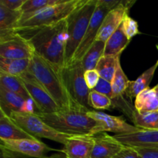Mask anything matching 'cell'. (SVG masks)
<instances>
[{
	"instance_id": "obj_24",
	"label": "cell",
	"mask_w": 158,
	"mask_h": 158,
	"mask_svg": "<svg viewBox=\"0 0 158 158\" xmlns=\"http://www.w3.org/2000/svg\"><path fill=\"white\" fill-rule=\"evenodd\" d=\"M0 87L14 93L25 100H32L23 83L17 77L0 73Z\"/></svg>"
},
{
	"instance_id": "obj_40",
	"label": "cell",
	"mask_w": 158,
	"mask_h": 158,
	"mask_svg": "<svg viewBox=\"0 0 158 158\" xmlns=\"http://www.w3.org/2000/svg\"><path fill=\"white\" fill-rule=\"evenodd\" d=\"M157 49H158V45H157Z\"/></svg>"
},
{
	"instance_id": "obj_27",
	"label": "cell",
	"mask_w": 158,
	"mask_h": 158,
	"mask_svg": "<svg viewBox=\"0 0 158 158\" xmlns=\"http://www.w3.org/2000/svg\"><path fill=\"white\" fill-rule=\"evenodd\" d=\"M131 121L141 130H158V111L138 113L134 110Z\"/></svg>"
},
{
	"instance_id": "obj_33",
	"label": "cell",
	"mask_w": 158,
	"mask_h": 158,
	"mask_svg": "<svg viewBox=\"0 0 158 158\" xmlns=\"http://www.w3.org/2000/svg\"><path fill=\"white\" fill-rule=\"evenodd\" d=\"M84 77L86 85L90 90H93L100 80V74L97 72V69H90V70L85 71Z\"/></svg>"
},
{
	"instance_id": "obj_23",
	"label": "cell",
	"mask_w": 158,
	"mask_h": 158,
	"mask_svg": "<svg viewBox=\"0 0 158 158\" xmlns=\"http://www.w3.org/2000/svg\"><path fill=\"white\" fill-rule=\"evenodd\" d=\"M105 44L106 43L96 40L91 47L88 49L84 56L80 60L85 71L96 69L97 63L101 57L104 55Z\"/></svg>"
},
{
	"instance_id": "obj_28",
	"label": "cell",
	"mask_w": 158,
	"mask_h": 158,
	"mask_svg": "<svg viewBox=\"0 0 158 158\" xmlns=\"http://www.w3.org/2000/svg\"><path fill=\"white\" fill-rule=\"evenodd\" d=\"M130 81L131 80H128L124 71L122 69L120 60L118 62V64H117V70H116L115 74H114L112 82H111L113 89L112 100L123 97V94H125L127 89Z\"/></svg>"
},
{
	"instance_id": "obj_16",
	"label": "cell",
	"mask_w": 158,
	"mask_h": 158,
	"mask_svg": "<svg viewBox=\"0 0 158 158\" xmlns=\"http://www.w3.org/2000/svg\"><path fill=\"white\" fill-rule=\"evenodd\" d=\"M35 106L32 100H25L20 96L0 87V109L7 115L9 116L12 113L35 114Z\"/></svg>"
},
{
	"instance_id": "obj_13",
	"label": "cell",
	"mask_w": 158,
	"mask_h": 158,
	"mask_svg": "<svg viewBox=\"0 0 158 158\" xmlns=\"http://www.w3.org/2000/svg\"><path fill=\"white\" fill-rule=\"evenodd\" d=\"M135 1H123L120 6L110 11L105 16L102 23L100 29L97 35V40L106 43L108 39L122 24L123 19L127 15L129 11Z\"/></svg>"
},
{
	"instance_id": "obj_18",
	"label": "cell",
	"mask_w": 158,
	"mask_h": 158,
	"mask_svg": "<svg viewBox=\"0 0 158 158\" xmlns=\"http://www.w3.org/2000/svg\"><path fill=\"white\" fill-rule=\"evenodd\" d=\"M35 139L0 109V140Z\"/></svg>"
},
{
	"instance_id": "obj_2",
	"label": "cell",
	"mask_w": 158,
	"mask_h": 158,
	"mask_svg": "<svg viewBox=\"0 0 158 158\" xmlns=\"http://www.w3.org/2000/svg\"><path fill=\"white\" fill-rule=\"evenodd\" d=\"M27 72L47 91L60 109L66 110L73 107L60 71L49 62L34 52L30 59Z\"/></svg>"
},
{
	"instance_id": "obj_20",
	"label": "cell",
	"mask_w": 158,
	"mask_h": 158,
	"mask_svg": "<svg viewBox=\"0 0 158 158\" xmlns=\"http://www.w3.org/2000/svg\"><path fill=\"white\" fill-rule=\"evenodd\" d=\"M131 40L127 38L123 29V25L111 35L105 44V56H121L123 51L126 49Z\"/></svg>"
},
{
	"instance_id": "obj_6",
	"label": "cell",
	"mask_w": 158,
	"mask_h": 158,
	"mask_svg": "<svg viewBox=\"0 0 158 158\" xmlns=\"http://www.w3.org/2000/svg\"><path fill=\"white\" fill-rule=\"evenodd\" d=\"M81 0H63L62 2L49 6L29 14H22L16 29L43 27L65 20L76 9Z\"/></svg>"
},
{
	"instance_id": "obj_3",
	"label": "cell",
	"mask_w": 158,
	"mask_h": 158,
	"mask_svg": "<svg viewBox=\"0 0 158 158\" xmlns=\"http://www.w3.org/2000/svg\"><path fill=\"white\" fill-rule=\"evenodd\" d=\"M87 110L72 107L52 114H35L49 126L67 135H93L97 122L87 115ZM94 136V135H93Z\"/></svg>"
},
{
	"instance_id": "obj_14",
	"label": "cell",
	"mask_w": 158,
	"mask_h": 158,
	"mask_svg": "<svg viewBox=\"0 0 158 158\" xmlns=\"http://www.w3.org/2000/svg\"><path fill=\"white\" fill-rule=\"evenodd\" d=\"M94 136L89 134L72 135L66 140L61 152L68 158H91Z\"/></svg>"
},
{
	"instance_id": "obj_22",
	"label": "cell",
	"mask_w": 158,
	"mask_h": 158,
	"mask_svg": "<svg viewBox=\"0 0 158 158\" xmlns=\"http://www.w3.org/2000/svg\"><path fill=\"white\" fill-rule=\"evenodd\" d=\"M30 59H6L0 57V73L19 77L29 69Z\"/></svg>"
},
{
	"instance_id": "obj_5",
	"label": "cell",
	"mask_w": 158,
	"mask_h": 158,
	"mask_svg": "<svg viewBox=\"0 0 158 158\" xmlns=\"http://www.w3.org/2000/svg\"><path fill=\"white\" fill-rule=\"evenodd\" d=\"M85 70L81 61H73L60 71L62 80L73 107L94 110L89 103L90 89L85 80Z\"/></svg>"
},
{
	"instance_id": "obj_8",
	"label": "cell",
	"mask_w": 158,
	"mask_h": 158,
	"mask_svg": "<svg viewBox=\"0 0 158 158\" xmlns=\"http://www.w3.org/2000/svg\"><path fill=\"white\" fill-rule=\"evenodd\" d=\"M34 51L27 40L15 31L0 32V57L6 59H31Z\"/></svg>"
},
{
	"instance_id": "obj_36",
	"label": "cell",
	"mask_w": 158,
	"mask_h": 158,
	"mask_svg": "<svg viewBox=\"0 0 158 158\" xmlns=\"http://www.w3.org/2000/svg\"><path fill=\"white\" fill-rule=\"evenodd\" d=\"M141 158H158V148H134Z\"/></svg>"
},
{
	"instance_id": "obj_4",
	"label": "cell",
	"mask_w": 158,
	"mask_h": 158,
	"mask_svg": "<svg viewBox=\"0 0 158 158\" xmlns=\"http://www.w3.org/2000/svg\"><path fill=\"white\" fill-rule=\"evenodd\" d=\"M97 4V0H81L77 9L66 19L67 40L65 49V66L72 63L87 30Z\"/></svg>"
},
{
	"instance_id": "obj_31",
	"label": "cell",
	"mask_w": 158,
	"mask_h": 158,
	"mask_svg": "<svg viewBox=\"0 0 158 158\" xmlns=\"http://www.w3.org/2000/svg\"><path fill=\"white\" fill-rule=\"evenodd\" d=\"M122 25H123L125 34L129 40H131L135 35L140 33L138 23L134 19L131 18L130 15H127L125 17L123 23H122Z\"/></svg>"
},
{
	"instance_id": "obj_38",
	"label": "cell",
	"mask_w": 158,
	"mask_h": 158,
	"mask_svg": "<svg viewBox=\"0 0 158 158\" xmlns=\"http://www.w3.org/2000/svg\"><path fill=\"white\" fill-rule=\"evenodd\" d=\"M47 158H68V157H66L63 153L61 152V154H52V155L49 156V157H47Z\"/></svg>"
},
{
	"instance_id": "obj_9",
	"label": "cell",
	"mask_w": 158,
	"mask_h": 158,
	"mask_svg": "<svg viewBox=\"0 0 158 158\" xmlns=\"http://www.w3.org/2000/svg\"><path fill=\"white\" fill-rule=\"evenodd\" d=\"M19 78L29 93L35 107L38 110V113L52 114L61 110L47 91L29 73L26 72Z\"/></svg>"
},
{
	"instance_id": "obj_17",
	"label": "cell",
	"mask_w": 158,
	"mask_h": 158,
	"mask_svg": "<svg viewBox=\"0 0 158 158\" xmlns=\"http://www.w3.org/2000/svg\"><path fill=\"white\" fill-rule=\"evenodd\" d=\"M124 145L119 142L114 136L106 133H100L94 135V145L91 158H113L115 157Z\"/></svg>"
},
{
	"instance_id": "obj_35",
	"label": "cell",
	"mask_w": 158,
	"mask_h": 158,
	"mask_svg": "<svg viewBox=\"0 0 158 158\" xmlns=\"http://www.w3.org/2000/svg\"><path fill=\"white\" fill-rule=\"evenodd\" d=\"M26 0H0V5L12 11H20Z\"/></svg>"
},
{
	"instance_id": "obj_10",
	"label": "cell",
	"mask_w": 158,
	"mask_h": 158,
	"mask_svg": "<svg viewBox=\"0 0 158 158\" xmlns=\"http://www.w3.org/2000/svg\"><path fill=\"white\" fill-rule=\"evenodd\" d=\"M87 115L97 123L93 132L94 136L107 131L115 133L116 134H124L136 132L140 130L134 125L128 123L120 117L110 115L101 111H88Z\"/></svg>"
},
{
	"instance_id": "obj_32",
	"label": "cell",
	"mask_w": 158,
	"mask_h": 158,
	"mask_svg": "<svg viewBox=\"0 0 158 158\" xmlns=\"http://www.w3.org/2000/svg\"><path fill=\"white\" fill-rule=\"evenodd\" d=\"M93 90L106 96L110 100L113 99V89L111 82L107 81V80H104V79L100 78L97 85L95 86V88Z\"/></svg>"
},
{
	"instance_id": "obj_39",
	"label": "cell",
	"mask_w": 158,
	"mask_h": 158,
	"mask_svg": "<svg viewBox=\"0 0 158 158\" xmlns=\"http://www.w3.org/2000/svg\"><path fill=\"white\" fill-rule=\"evenodd\" d=\"M154 90H155V92L157 93V96H158V84H157L155 86H154Z\"/></svg>"
},
{
	"instance_id": "obj_12",
	"label": "cell",
	"mask_w": 158,
	"mask_h": 158,
	"mask_svg": "<svg viewBox=\"0 0 158 158\" xmlns=\"http://www.w3.org/2000/svg\"><path fill=\"white\" fill-rule=\"evenodd\" d=\"M110 11V10H109L107 8L102 5L99 0H97V7H96L94 15L91 18L90 22H89L87 30H86L84 37L80 43L75 55H74L73 60L72 62L81 60L82 58L86 54V52L88 51V49L91 47L94 42L97 40V35H98L102 23H103L106 15Z\"/></svg>"
},
{
	"instance_id": "obj_19",
	"label": "cell",
	"mask_w": 158,
	"mask_h": 158,
	"mask_svg": "<svg viewBox=\"0 0 158 158\" xmlns=\"http://www.w3.org/2000/svg\"><path fill=\"white\" fill-rule=\"evenodd\" d=\"M158 67V60L151 67L145 70L140 77H137L135 80L130 81L128 84L127 89L125 92V95L132 100L133 98H136L138 94H140L142 91L148 89L154 77L156 70Z\"/></svg>"
},
{
	"instance_id": "obj_21",
	"label": "cell",
	"mask_w": 158,
	"mask_h": 158,
	"mask_svg": "<svg viewBox=\"0 0 158 158\" xmlns=\"http://www.w3.org/2000/svg\"><path fill=\"white\" fill-rule=\"evenodd\" d=\"M134 106L140 114L158 111V96L154 88H148L138 94Z\"/></svg>"
},
{
	"instance_id": "obj_30",
	"label": "cell",
	"mask_w": 158,
	"mask_h": 158,
	"mask_svg": "<svg viewBox=\"0 0 158 158\" xmlns=\"http://www.w3.org/2000/svg\"><path fill=\"white\" fill-rule=\"evenodd\" d=\"M89 106L95 110H109L112 107V100L106 96L91 90L89 97Z\"/></svg>"
},
{
	"instance_id": "obj_15",
	"label": "cell",
	"mask_w": 158,
	"mask_h": 158,
	"mask_svg": "<svg viewBox=\"0 0 158 158\" xmlns=\"http://www.w3.org/2000/svg\"><path fill=\"white\" fill-rule=\"evenodd\" d=\"M114 137L124 146L158 148V130H141L134 133L115 134Z\"/></svg>"
},
{
	"instance_id": "obj_37",
	"label": "cell",
	"mask_w": 158,
	"mask_h": 158,
	"mask_svg": "<svg viewBox=\"0 0 158 158\" xmlns=\"http://www.w3.org/2000/svg\"><path fill=\"white\" fill-rule=\"evenodd\" d=\"M0 158H26V157L9 151L0 145Z\"/></svg>"
},
{
	"instance_id": "obj_25",
	"label": "cell",
	"mask_w": 158,
	"mask_h": 158,
	"mask_svg": "<svg viewBox=\"0 0 158 158\" xmlns=\"http://www.w3.org/2000/svg\"><path fill=\"white\" fill-rule=\"evenodd\" d=\"M21 17V11L10 10L0 5V32L15 31Z\"/></svg>"
},
{
	"instance_id": "obj_26",
	"label": "cell",
	"mask_w": 158,
	"mask_h": 158,
	"mask_svg": "<svg viewBox=\"0 0 158 158\" xmlns=\"http://www.w3.org/2000/svg\"><path fill=\"white\" fill-rule=\"evenodd\" d=\"M120 60V56H114L103 55L96 67V69L100 74V78L104 79L109 82H112Z\"/></svg>"
},
{
	"instance_id": "obj_1",
	"label": "cell",
	"mask_w": 158,
	"mask_h": 158,
	"mask_svg": "<svg viewBox=\"0 0 158 158\" xmlns=\"http://www.w3.org/2000/svg\"><path fill=\"white\" fill-rule=\"evenodd\" d=\"M15 32L27 40L35 54L49 62L59 71L64 67L67 40L66 19L43 27L17 29Z\"/></svg>"
},
{
	"instance_id": "obj_7",
	"label": "cell",
	"mask_w": 158,
	"mask_h": 158,
	"mask_svg": "<svg viewBox=\"0 0 158 158\" xmlns=\"http://www.w3.org/2000/svg\"><path fill=\"white\" fill-rule=\"evenodd\" d=\"M9 117L33 138L48 139L64 145L70 135L62 134L51 127L36 114L12 113Z\"/></svg>"
},
{
	"instance_id": "obj_11",
	"label": "cell",
	"mask_w": 158,
	"mask_h": 158,
	"mask_svg": "<svg viewBox=\"0 0 158 158\" xmlns=\"http://www.w3.org/2000/svg\"><path fill=\"white\" fill-rule=\"evenodd\" d=\"M0 145L26 157L47 158L49 151H55L38 139L0 140Z\"/></svg>"
},
{
	"instance_id": "obj_29",
	"label": "cell",
	"mask_w": 158,
	"mask_h": 158,
	"mask_svg": "<svg viewBox=\"0 0 158 158\" xmlns=\"http://www.w3.org/2000/svg\"><path fill=\"white\" fill-rule=\"evenodd\" d=\"M63 0H26L21 9L22 14H29L49 6L62 2Z\"/></svg>"
},
{
	"instance_id": "obj_34",
	"label": "cell",
	"mask_w": 158,
	"mask_h": 158,
	"mask_svg": "<svg viewBox=\"0 0 158 158\" xmlns=\"http://www.w3.org/2000/svg\"><path fill=\"white\" fill-rule=\"evenodd\" d=\"M113 158H141L135 148L124 146V148Z\"/></svg>"
}]
</instances>
